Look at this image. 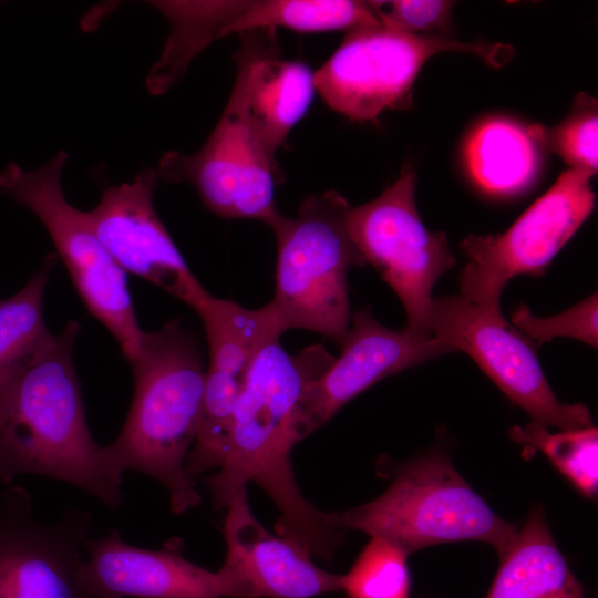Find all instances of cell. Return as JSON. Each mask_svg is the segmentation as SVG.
I'll use <instances>...</instances> for the list:
<instances>
[{"label": "cell", "mask_w": 598, "mask_h": 598, "mask_svg": "<svg viewBox=\"0 0 598 598\" xmlns=\"http://www.w3.org/2000/svg\"><path fill=\"white\" fill-rule=\"evenodd\" d=\"M227 509L221 567L233 579L237 598H312L340 590V575L319 568L301 546L259 523L247 492Z\"/></svg>", "instance_id": "18"}, {"label": "cell", "mask_w": 598, "mask_h": 598, "mask_svg": "<svg viewBox=\"0 0 598 598\" xmlns=\"http://www.w3.org/2000/svg\"><path fill=\"white\" fill-rule=\"evenodd\" d=\"M513 441L543 452L584 495L596 497L598 488V431L594 425L550 433L547 426L532 421L514 426Z\"/></svg>", "instance_id": "23"}, {"label": "cell", "mask_w": 598, "mask_h": 598, "mask_svg": "<svg viewBox=\"0 0 598 598\" xmlns=\"http://www.w3.org/2000/svg\"><path fill=\"white\" fill-rule=\"evenodd\" d=\"M430 331L453 352L467 353L534 422L560 430L592 425L586 405L557 399L539 364L538 347L504 318L501 306L480 305L463 295L433 299Z\"/></svg>", "instance_id": "11"}, {"label": "cell", "mask_w": 598, "mask_h": 598, "mask_svg": "<svg viewBox=\"0 0 598 598\" xmlns=\"http://www.w3.org/2000/svg\"><path fill=\"white\" fill-rule=\"evenodd\" d=\"M538 145L527 128L508 118L482 122L471 133L465 158L475 183L495 195H512L525 189L539 168Z\"/></svg>", "instance_id": "21"}, {"label": "cell", "mask_w": 598, "mask_h": 598, "mask_svg": "<svg viewBox=\"0 0 598 598\" xmlns=\"http://www.w3.org/2000/svg\"><path fill=\"white\" fill-rule=\"evenodd\" d=\"M597 101L579 93L570 114L555 126L534 124L527 127L530 138L560 156L573 169L597 173Z\"/></svg>", "instance_id": "25"}, {"label": "cell", "mask_w": 598, "mask_h": 598, "mask_svg": "<svg viewBox=\"0 0 598 598\" xmlns=\"http://www.w3.org/2000/svg\"><path fill=\"white\" fill-rule=\"evenodd\" d=\"M591 177L568 168L506 231L463 239L460 247L468 262L461 276V295L498 307L513 277L544 274L594 209Z\"/></svg>", "instance_id": "12"}, {"label": "cell", "mask_w": 598, "mask_h": 598, "mask_svg": "<svg viewBox=\"0 0 598 598\" xmlns=\"http://www.w3.org/2000/svg\"><path fill=\"white\" fill-rule=\"evenodd\" d=\"M379 22L391 30L410 34H436L451 24L452 1L393 0L369 1Z\"/></svg>", "instance_id": "27"}, {"label": "cell", "mask_w": 598, "mask_h": 598, "mask_svg": "<svg viewBox=\"0 0 598 598\" xmlns=\"http://www.w3.org/2000/svg\"><path fill=\"white\" fill-rule=\"evenodd\" d=\"M169 33L147 85L164 94L186 73L193 60L231 33L286 28L299 32L350 30L379 24L369 1L355 0H155Z\"/></svg>", "instance_id": "9"}, {"label": "cell", "mask_w": 598, "mask_h": 598, "mask_svg": "<svg viewBox=\"0 0 598 598\" xmlns=\"http://www.w3.org/2000/svg\"><path fill=\"white\" fill-rule=\"evenodd\" d=\"M350 324L340 355L306 392L303 414L309 434L383 378L453 352L431 332L383 326L369 307L351 315Z\"/></svg>", "instance_id": "16"}, {"label": "cell", "mask_w": 598, "mask_h": 598, "mask_svg": "<svg viewBox=\"0 0 598 598\" xmlns=\"http://www.w3.org/2000/svg\"><path fill=\"white\" fill-rule=\"evenodd\" d=\"M82 578L92 598H237L229 575L210 571L183 555L182 540L145 549L123 540L116 529L86 543Z\"/></svg>", "instance_id": "17"}, {"label": "cell", "mask_w": 598, "mask_h": 598, "mask_svg": "<svg viewBox=\"0 0 598 598\" xmlns=\"http://www.w3.org/2000/svg\"><path fill=\"white\" fill-rule=\"evenodd\" d=\"M279 339L267 343L255 358L234 410L225 458L205 483L219 509L245 493L247 483H256L279 512L278 535L297 543L311 557L330 559L343 533L332 527L329 513L302 496L290 455L309 435L306 392L334 357L321 344L289 354Z\"/></svg>", "instance_id": "1"}, {"label": "cell", "mask_w": 598, "mask_h": 598, "mask_svg": "<svg viewBox=\"0 0 598 598\" xmlns=\"http://www.w3.org/2000/svg\"><path fill=\"white\" fill-rule=\"evenodd\" d=\"M499 557L485 598H585L539 508L530 513Z\"/></svg>", "instance_id": "20"}, {"label": "cell", "mask_w": 598, "mask_h": 598, "mask_svg": "<svg viewBox=\"0 0 598 598\" xmlns=\"http://www.w3.org/2000/svg\"><path fill=\"white\" fill-rule=\"evenodd\" d=\"M196 312L204 324L209 361L197 435L186 461L194 481L221 465L248 371L260 350L285 332L269 302L249 309L209 293Z\"/></svg>", "instance_id": "13"}, {"label": "cell", "mask_w": 598, "mask_h": 598, "mask_svg": "<svg viewBox=\"0 0 598 598\" xmlns=\"http://www.w3.org/2000/svg\"><path fill=\"white\" fill-rule=\"evenodd\" d=\"M597 311L595 292L576 306L549 317H537L522 305L512 315V324L537 347L556 337H568L597 348Z\"/></svg>", "instance_id": "26"}, {"label": "cell", "mask_w": 598, "mask_h": 598, "mask_svg": "<svg viewBox=\"0 0 598 598\" xmlns=\"http://www.w3.org/2000/svg\"><path fill=\"white\" fill-rule=\"evenodd\" d=\"M80 330L70 321L35 362L0 386V483L24 474L51 477L116 509L123 473L87 425L72 358Z\"/></svg>", "instance_id": "2"}, {"label": "cell", "mask_w": 598, "mask_h": 598, "mask_svg": "<svg viewBox=\"0 0 598 598\" xmlns=\"http://www.w3.org/2000/svg\"><path fill=\"white\" fill-rule=\"evenodd\" d=\"M159 181L144 168L131 182L102 189L86 213L97 237L124 270L178 298L195 311L209 292L194 276L153 204Z\"/></svg>", "instance_id": "15"}, {"label": "cell", "mask_w": 598, "mask_h": 598, "mask_svg": "<svg viewBox=\"0 0 598 598\" xmlns=\"http://www.w3.org/2000/svg\"><path fill=\"white\" fill-rule=\"evenodd\" d=\"M236 76L226 106L204 145L193 154L169 151L159 159V179L188 183L204 206L227 219H255L270 226L281 213L275 186L278 162L266 152L248 109L249 55L243 43L233 56Z\"/></svg>", "instance_id": "8"}, {"label": "cell", "mask_w": 598, "mask_h": 598, "mask_svg": "<svg viewBox=\"0 0 598 598\" xmlns=\"http://www.w3.org/2000/svg\"><path fill=\"white\" fill-rule=\"evenodd\" d=\"M348 200L337 190L301 202L296 216L270 225L277 243L276 289L269 303L283 331L305 329L341 346L350 326L348 272L365 261L347 226Z\"/></svg>", "instance_id": "4"}, {"label": "cell", "mask_w": 598, "mask_h": 598, "mask_svg": "<svg viewBox=\"0 0 598 598\" xmlns=\"http://www.w3.org/2000/svg\"><path fill=\"white\" fill-rule=\"evenodd\" d=\"M415 173L404 169L377 198L350 207L347 226L362 255L401 300L406 326L430 331L432 290L455 266L446 235L423 225L415 206Z\"/></svg>", "instance_id": "10"}, {"label": "cell", "mask_w": 598, "mask_h": 598, "mask_svg": "<svg viewBox=\"0 0 598 598\" xmlns=\"http://www.w3.org/2000/svg\"><path fill=\"white\" fill-rule=\"evenodd\" d=\"M330 524L388 539L409 555L435 544L481 540L501 556L517 533V525L501 518L441 453L400 467L382 495L330 513Z\"/></svg>", "instance_id": "5"}, {"label": "cell", "mask_w": 598, "mask_h": 598, "mask_svg": "<svg viewBox=\"0 0 598 598\" xmlns=\"http://www.w3.org/2000/svg\"><path fill=\"white\" fill-rule=\"evenodd\" d=\"M445 51L470 52L499 68L512 58L504 43L461 42L444 34H410L381 23L348 30L313 73L316 91L334 112L373 122L385 110L412 107V86L423 64Z\"/></svg>", "instance_id": "7"}, {"label": "cell", "mask_w": 598, "mask_h": 598, "mask_svg": "<svg viewBox=\"0 0 598 598\" xmlns=\"http://www.w3.org/2000/svg\"><path fill=\"white\" fill-rule=\"evenodd\" d=\"M130 364L132 405L118 436L105 447L122 473L133 470L158 481L173 513L182 514L202 502L186 472L203 403L202 351L196 338L173 320L155 332L143 331Z\"/></svg>", "instance_id": "3"}, {"label": "cell", "mask_w": 598, "mask_h": 598, "mask_svg": "<svg viewBox=\"0 0 598 598\" xmlns=\"http://www.w3.org/2000/svg\"><path fill=\"white\" fill-rule=\"evenodd\" d=\"M56 261L48 256L16 295L0 299V386L22 373L52 343L43 317V293Z\"/></svg>", "instance_id": "22"}, {"label": "cell", "mask_w": 598, "mask_h": 598, "mask_svg": "<svg viewBox=\"0 0 598 598\" xmlns=\"http://www.w3.org/2000/svg\"><path fill=\"white\" fill-rule=\"evenodd\" d=\"M249 55L248 109L257 134L276 161V153L313 99V72L300 61L280 55L277 29L238 34Z\"/></svg>", "instance_id": "19"}, {"label": "cell", "mask_w": 598, "mask_h": 598, "mask_svg": "<svg viewBox=\"0 0 598 598\" xmlns=\"http://www.w3.org/2000/svg\"><path fill=\"white\" fill-rule=\"evenodd\" d=\"M68 159L69 153L60 150L32 171L9 163L0 172V192L27 207L44 225L87 310L114 336L131 363L140 351L143 330L126 276L97 237L86 213L65 198L62 174Z\"/></svg>", "instance_id": "6"}, {"label": "cell", "mask_w": 598, "mask_h": 598, "mask_svg": "<svg viewBox=\"0 0 598 598\" xmlns=\"http://www.w3.org/2000/svg\"><path fill=\"white\" fill-rule=\"evenodd\" d=\"M409 554L396 544L371 537L350 570L340 576L348 598H409Z\"/></svg>", "instance_id": "24"}, {"label": "cell", "mask_w": 598, "mask_h": 598, "mask_svg": "<svg viewBox=\"0 0 598 598\" xmlns=\"http://www.w3.org/2000/svg\"><path fill=\"white\" fill-rule=\"evenodd\" d=\"M91 528L90 512L76 507L39 522L31 494L8 487L0 498V598H92L81 559Z\"/></svg>", "instance_id": "14"}]
</instances>
